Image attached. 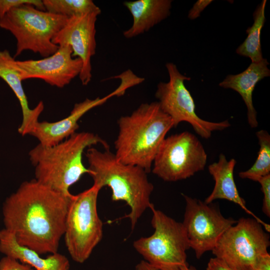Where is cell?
<instances>
[{
	"instance_id": "16",
	"label": "cell",
	"mask_w": 270,
	"mask_h": 270,
	"mask_svg": "<svg viewBox=\"0 0 270 270\" xmlns=\"http://www.w3.org/2000/svg\"><path fill=\"white\" fill-rule=\"evenodd\" d=\"M16 62V60L8 50H0V78L8 85L20 102L22 118L18 132L22 136H24L29 134L38 122L44 104L42 102H40L34 108H30Z\"/></svg>"
},
{
	"instance_id": "28",
	"label": "cell",
	"mask_w": 270,
	"mask_h": 270,
	"mask_svg": "<svg viewBox=\"0 0 270 270\" xmlns=\"http://www.w3.org/2000/svg\"><path fill=\"white\" fill-rule=\"evenodd\" d=\"M250 270H270V253L262 256Z\"/></svg>"
},
{
	"instance_id": "12",
	"label": "cell",
	"mask_w": 270,
	"mask_h": 270,
	"mask_svg": "<svg viewBox=\"0 0 270 270\" xmlns=\"http://www.w3.org/2000/svg\"><path fill=\"white\" fill-rule=\"evenodd\" d=\"M101 10L68 17L62 28L54 36L52 42L58 46H70L72 57L80 58L82 66L78 76L84 86L90 82L92 57L96 54V24Z\"/></svg>"
},
{
	"instance_id": "11",
	"label": "cell",
	"mask_w": 270,
	"mask_h": 270,
	"mask_svg": "<svg viewBox=\"0 0 270 270\" xmlns=\"http://www.w3.org/2000/svg\"><path fill=\"white\" fill-rule=\"evenodd\" d=\"M186 208L182 222L190 248L198 258L212 251L224 233L236 224V220L225 218L212 203L206 204L182 194Z\"/></svg>"
},
{
	"instance_id": "29",
	"label": "cell",
	"mask_w": 270,
	"mask_h": 270,
	"mask_svg": "<svg viewBox=\"0 0 270 270\" xmlns=\"http://www.w3.org/2000/svg\"><path fill=\"white\" fill-rule=\"evenodd\" d=\"M136 270H158L144 260H141L136 266ZM181 270H198L193 266H189L188 264L182 267Z\"/></svg>"
},
{
	"instance_id": "2",
	"label": "cell",
	"mask_w": 270,
	"mask_h": 270,
	"mask_svg": "<svg viewBox=\"0 0 270 270\" xmlns=\"http://www.w3.org/2000/svg\"><path fill=\"white\" fill-rule=\"evenodd\" d=\"M86 156L93 185L100 190L110 188L112 201L126 203L130 212L126 216L130 219L133 230L144 212L153 204L150 198L154 186L147 172L139 166L120 162L109 148L100 151L91 146Z\"/></svg>"
},
{
	"instance_id": "13",
	"label": "cell",
	"mask_w": 270,
	"mask_h": 270,
	"mask_svg": "<svg viewBox=\"0 0 270 270\" xmlns=\"http://www.w3.org/2000/svg\"><path fill=\"white\" fill-rule=\"evenodd\" d=\"M68 46H59L52 55L38 60H16L22 80L38 78L52 86L62 88L78 76L82 66V60L72 56Z\"/></svg>"
},
{
	"instance_id": "10",
	"label": "cell",
	"mask_w": 270,
	"mask_h": 270,
	"mask_svg": "<svg viewBox=\"0 0 270 270\" xmlns=\"http://www.w3.org/2000/svg\"><path fill=\"white\" fill-rule=\"evenodd\" d=\"M166 66L169 81L158 83L155 96L162 110L172 120L174 127L182 122H188L198 134L208 139L213 132L222 130L230 126L228 120L216 122L200 118L196 114L194 100L184 85V80L190 78L182 74L172 62H168Z\"/></svg>"
},
{
	"instance_id": "23",
	"label": "cell",
	"mask_w": 270,
	"mask_h": 270,
	"mask_svg": "<svg viewBox=\"0 0 270 270\" xmlns=\"http://www.w3.org/2000/svg\"><path fill=\"white\" fill-rule=\"evenodd\" d=\"M24 4L32 5L45 10L42 0H0V18L12 9Z\"/></svg>"
},
{
	"instance_id": "17",
	"label": "cell",
	"mask_w": 270,
	"mask_h": 270,
	"mask_svg": "<svg viewBox=\"0 0 270 270\" xmlns=\"http://www.w3.org/2000/svg\"><path fill=\"white\" fill-rule=\"evenodd\" d=\"M0 252L35 270H70L65 256L58 252L42 258L36 251L20 244L14 234L5 228L0 230Z\"/></svg>"
},
{
	"instance_id": "5",
	"label": "cell",
	"mask_w": 270,
	"mask_h": 270,
	"mask_svg": "<svg viewBox=\"0 0 270 270\" xmlns=\"http://www.w3.org/2000/svg\"><path fill=\"white\" fill-rule=\"evenodd\" d=\"M68 18L40 10L32 5L24 4L12 9L0 18V28L10 32L16 39L14 58L24 50L46 58L58 48L52 40Z\"/></svg>"
},
{
	"instance_id": "6",
	"label": "cell",
	"mask_w": 270,
	"mask_h": 270,
	"mask_svg": "<svg viewBox=\"0 0 270 270\" xmlns=\"http://www.w3.org/2000/svg\"><path fill=\"white\" fill-rule=\"evenodd\" d=\"M151 224L154 233L136 240L133 246L144 260L158 270H181L188 264L189 241L182 222L156 210L154 204Z\"/></svg>"
},
{
	"instance_id": "26",
	"label": "cell",
	"mask_w": 270,
	"mask_h": 270,
	"mask_svg": "<svg viewBox=\"0 0 270 270\" xmlns=\"http://www.w3.org/2000/svg\"><path fill=\"white\" fill-rule=\"evenodd\" d=\"M212 1L211 0H198L190 10L188 14V18L190 20L198 18L202 11L209 5Z\"/></svg>"
},
{
	"instance_id": "18",
	"label": "cell",
	"mask_w": 270,
	"mask_h": 270,
	"mask_svg": "<svg viewBox=\"0 0 270 270\" xmlns=\"http://www.w3.org/2000/svg\"><path fill=\"white\" fill-rule=\"evenodd\" d=\"M266 59L252 62L242 72L229 74L219 84L220 87L230 88L242 96L247 108L248 122L252 128L258 126L257 112L252 102V93L258 82L270 76V70Z\"/></svg>"
},
{
	"instance_id": "8",
	"label": "cell",
	"mask_w": 270,
	"mask_h": 270,
	"mask_svg": "<svg viewBox=\"0 0 270 270\" xmlns=\"http://www.w3.org/2000/svg\"><path fill=\"white\" fill-rule=\"evenodd\" d=\"M266 232L254 218H240L224 233L212 252L234 269L250 270L268 252L270 240Z\"/></svg>"
},
{
	"instance_id": "4",
	"label": "cell",
	"mask_w": 270,
	"mask_h": 270,
	"mask_svg": "<svg viewBox=\"0 0 270 270\" xmlns=\"http://www.w3.org/2000/svg\"><path fill=\"white\" fill-rule=\"evenodd\" d=\"M98 144L109 148L104 140L89 132H76L52 146L38 144L28 153L35 180L54 191L70 196V188L82 175L90 173L82 162L84 150Z\"/></svg>"
},
{
	"instance_id": "22",
	"label": "cell",
	"mask_w": 270,
	"mask_h": 270,
	"mask_svg": "<svg viewBox=\"0 0 270 270\" xmlns=\"http://www.w3.org/2000/svg\"><path fill=\"white\" fill-rule=\"evenodd\" d=\"M45 10L68 17L100 10L92 0H42Z\"/></svg>"
},
{
	"instance_id": "15",
	"label": "cell",
	"mask_w": 270,
	"mask_h": 270,
	"mask_svg": "<svg viewBox=\"0 0 270 270\" xmlns=\"http://www.w3.org/2000/svg\"><path fill=\"white\" fill-rule=\"evenodd\" d=\"M236 161L234 158L228 160L225 155H219L218 160L210 164L208 172L214 180V186L211 194L204 201L212 203L216 200H226L232 202L252 216L264 227L267 232H270V226L256 216L246 206V202L240 196L237 189L234 178V168Z\"/></svg>"
},
{
	"instance_id": "14",
	"label": "cell",
	"mask_w": 270,
	"mask_h": 270,
	"mask_svg": "<svg viewBox=\"0 0 270 270\" xmlns=\"http://www.w3.org/2000/svg\"><path fill=\"white\" fill-rule=\"evenodd\" d=\"M116 95L114 90L104 98H86L82 102L76 103L68 116L54 122L38 121L29 134L36 138L39 144L42 146L56 145L76 132L79 127L78 122L85 114Z\"/></svg>"
},
{
	"instance_id": "7",
	"label": "cell",
	"mask_w": 270,
	"mask_h": 270,
	"mask_svg": "<svg viewBox=\"0 0 270 270\" xmlns=\"http://www.w3.org/2000/svg\"><path fill=\"white\" fill-rule=\"evenodd\" d=\"M100 190L92 185L89 188L72 194L66 214L64 238L72 260L84 262L103 236V223L97 210Z\"/></svg>"
},
{
	"instance_id": "9",
	"label": "cell",
	"mask_w": 270,
	"mask_h": 270,
	"mask_svg": "<svg viewBox=\"0 0 270 270\" xmlns=\"http://www.w3.org/2000/svg\"><path fill=\"white\" fill-rule=\"evenodd\" d=\"M206 162L201 142L185 131L164 139L154 157L152 172L164 181L176 182L202 170Z\"/></svg>"
},
{
	"instance_id": "1",
	"label": "cell",
	"mask_w": 270,
	"mask_h": 270,
	"mask_svg": "<svg viewBox=\"0 0 270 270\" xmlns=\"http://www.w3.org/2000/svg\"><path fill=\"white\" fill-rule=\"evenodd\" d=\"M72 196L54 191L35 179L26 181L3 204L4 228L20 244L40 254L58 252Z\"/></svg>"
},
{
	"instance_id": "21",
	"label": "cell",
	"mask_w": 270,
	"mask_h": 270,
	"mask_svg": "<svg viewBox=\"0 0 270 270\" xmlns=\"http://www.w3.org/2000/svg\"><path fill=\"white\" fill-rule=\"evenodd\" d=\"M256 136L260 144L258 158L249 169L238 174L242 178L254 181L270 174V136L266 130H262L257 132Z\"/></svg>"
},
{
	"instance_id": "20",
	"label": "cell",
	"mask_w": 270,
	"mask_h": 270,
	"mask_svg": "<svg viewBox=\"0 0 270 270\" xmlns=\"http://www.w3.org/2000/svg\"><path fill=\"white\" fill-rule=\"evenodd\" d=\"M266 2V0H262L255 10L254 24L246 30L248 36L236 50L238 54L248 57L252 62H260L264 58L261 48L260 34L265 22Z\"/></svg>"
},
{
	"instance_id": "25",
	"label": "cell",
	"mask_w": 270,
	"mask_h": 270,
	"mask_svg": "<svg viewBox=\"0 0 270 270\" xmlns=\"http://www.w3.org/2000/svg\"><path fill=\"white\" fill-rule=\"evenodd\" d=\"M0 270H35L28 264L4 256L0 260Z\"/></svg>"
},
{
	"instance_id": "19",
	"label": "cell",
	"mask_w": 270,
	"mask_h": 270,
	"mask_svg": "<svg viewBox=\"0 0 270 270\" xmlns=\"http://www.w3.org/2000/svg\"><path fill=\"white\" fill-rule=\"evenodd\" d=\"M170 0H137L126 1L124 5L131 14L133 22L123 32L126 38H131L149 30L170 14Z\"/></svg>"
},
{
	"instance_id": "24",
	"label": "cell",
	"mask_w": 270,
	"mask_h": 270,
	"mask_svg": "<svg viewBox=\"0 0 270 270\" xmlns=\"http://www.w3.org/2000/svg\"><path fill=\"white\" fill-rule=\"evenodd\" d=\"M261 186L264 198L262 210L268 217L270 216V174L260 177L256 180Z\"/></svg>"
},
{
	"instance_id": "27",
	"label": "cell",
	"mask_w": 270,
	"mask_h": 270,
	"mask_svg": "<svg viewBox=\"0 0 270 270\" xmlns=\"http://www.w3.org/2000/svg\"><path fill=\"white\" fill-rule=\"evenodd\" d=\"M206 270H238L234 269L221 260L217 258H212L209 260Z\"/></svg>"
},
{
	"instance_id": "3",
	"label": "cell",
	"mask_w": 270,
	"mask_h": 270,
	"mask_svg": "<svg viewBox=\"0 0 270 270\" xmlns=\"http://www.w3.org/2000/svg\"><path fill=\"white\" fill-rule=\"evenodd\" d=\"M114 153L120 162L139 166L147 173L166 136L174 127L171 118L158 102L142 103L118 121Z\"/></svg>"
}]
</instances>
